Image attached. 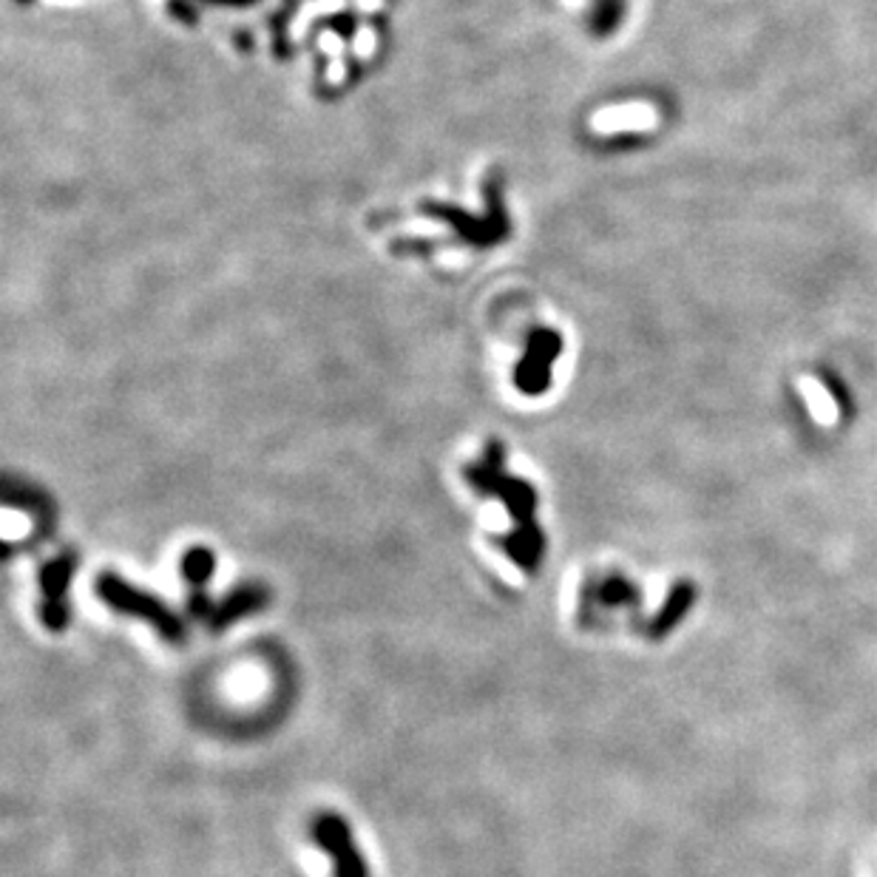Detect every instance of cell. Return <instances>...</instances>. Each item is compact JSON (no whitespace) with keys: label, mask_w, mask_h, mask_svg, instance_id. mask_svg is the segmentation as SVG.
Returning a JSON list of instances; mask_svg holds the SVG:
<instances>
[{"label":"cell","mask_w":877,"mask_h":877,"mask_svg":"<svg viewBox=\"0 0 877 877\" xmlns=\"http://www.w3.org/2000/svg\"><path fill=\"white\" fill-rule=\"evenodd\" d=\"M98 594L105 605H111L114 611L129 613V616H140L149 625H154L160 631L162 639H169L174 645L185 642V622L171 611L165 602H160L156 596L145 594L140 588L129 585L125 580L114 574H103L98 580Z\"/></svg>","instance_id":"obj_1"},{"label":"cell","mask_w":877,"mask_h":877,"mask_svg":"<svg viewBox=\"0 0 877 877\" xmlns=\"http://www.w3.org/2000/svg\"><path fill=\"white\" fill-rule=\"evenodd\" d=\"M313 838L333 855L336 877H369L367 864H364L358 849H355L347 820L338 818L336 813H324L313 820Z\"/></svg>","instance_id":"obj_2"},{"label":"cell","mask_w":877,"mask_h":877,"mask_svg":"<svg viewBox=\"0 0 877 877\" xmlns=\"http://www.w3.org/2000/svg\"><path fill=\"white\" fill-rule=\"evenodd\" d=\"M71 571H74V565H71L69 557L49 562L43 568V622L49 628H54V631H60L65 625V620H69L63 594L71 580Z\"/></svg>","instance_id":"obj_3"},{"label":"cell","mask_w":877,"mask_h":877,"mask_svg":"<svg viewBox=\"0 0 877 877\" xmlns=\"http://www.w3.org/2000/svg\"><path fill=\"white\" fill-rule=\"evenodd\" d=\"M265 602H267L265 588L258 585L236 588V591H233V594L211 613V628L213 631H222L225 625H233L236 620L247 616V613H256Z\"/></svg>","instance_id":"obj_4"},{"label":"cell","mask_w":877,"mask_h":877,"mask_svg":"<svg viewBox=\"0 0 877 877\" xmlns=\"http://www.w3.org/2000/svg\"><path fill=\"white\" fill-rule=\"evenodd\" d=\"M182 574L185 580L194 585V591H202L200 585H205L213 574V554L205 549H194L187 551L185 560H182Z\"/></svg>","instance_id":"obj_5"}]
</instances>
